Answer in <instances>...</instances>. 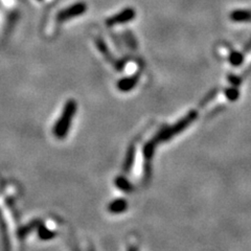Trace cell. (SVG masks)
I'll use <instances>...</instances> for the list:
<instances>
[{
    "mask_svg": "<svg viewBox=\"0 0 251 251\" xmlns=\"http://www.w3.org/2000/svg\"><path fill=\"white\" fill-rule=\"evenodd\" d=\"M76 112V103L74 100H69L64 106L60 120L54 125L53 134L57 138H64L69 131L73 117Z\"/></svg>",
    "mask_w": 251,
    "mask_h": 251,
    "instance_id": "cell-1",
    "label": "cell"
},
{
    "mask_svg": "<svg viewBox=\"0 0 251 251\" xmlns=\"http://www.w3.org/2000/svg\"><path fill=\"white\" fill-rule=\"evenodd\" d=\"M86 11H87V4L85 2H76L68 7H65L64 10L60 11L57 14V20L59 22H65L68 20H72L74 18L78 17V16L83 15Z\"/></svg>",
    "mask_w": 251,
    "mask_h": 251,
    "instance_id": "cell-2",
    "label": "cell"
},
{
    "mask_svg": "<svg viewBox=\"0 0 251 251\" xmlns=\"http://www.w3.org/2000/svg\"><path fill=\"white\" fill-rule=\"evenodd\" d=\"M135 17V11L132 9H126L124 11H122L121 13L116 14L112 17H110L109 19L106 20V25L108 26H114L117 25H121V23H126L129 22L130 20H132L133 18Z\"/></svg>",
    "mask_w": 251,
    "mask_h": 251,
    "instance_id": "cell-3",
    "label": "cell"
},
{
    "mask_svg": "<svg viewBox=\"0 0 251 251\" xmlns=\"http://www.w3.org/2000/svg\"><path fill=\"white\" fill-rule=\"evenodd\" d=\"M137 81V76H133V77H129V78H124V80L119 82V89L122 91H128L130 89H132L134 87L135 84Z\"/></svg>",
    "mask_w": 251,
    "mask_h": 251,
    "instance_id": "cell-4",
    "label": "cell"
},
{
    "mask_svg": "<svg viewBox=\"0 0 251 251\" xmlns=\"http://www.w3.org/2000/svg\"><path fill=\"white\" fill-rule=\"evenodd\" d=\"M126 208H127V202L122 199L115 200L109 205V210L114 214L122 213V211H124Z\"/></svg>",
    "mask_w": 251,
    "mask_h": 251,
    "instance_id": "cell-5",
    "label": "cell"
},
{
    "mask_svg": "<svg viewBox=\"0 0 251 251\" xmlns=\"http://www.w3.org/2000/svg\"><path fill=\"white\" fill-rule=\"evenodd\" d=\"M129 251H137V249H136L135 247H131V248L129 249Z\"/></svg>",
    "mask_w": 251,
    "mask_h": 251,
    "instance_id": "cell-6",
    "label": "cell"
},
{
    "mask_svg": "<svg viewBox=\"0 0 251 251\" xmlns=\"http://www.w3.org/2000/svg\"><path fill=\"white\" fill-rule=\"evenodd\" d=\"M39 1H41V0H39Z\"/></svg>",
    "mask_w": 251,
    "mask_h": 251,
    "instance_id": "cell-7",
    "label": "cell"
}]
</instances>
